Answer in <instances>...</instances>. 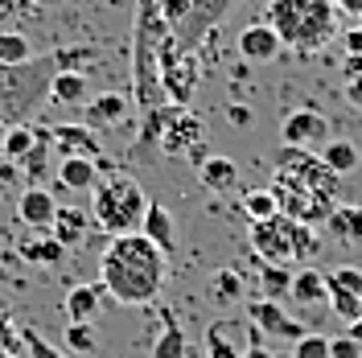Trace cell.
Masks as SVG:
<instances>
[{
  "label": "cell",
  "instance_id": "cell-1",
  "mask_svg": "<svg viewBox=\"0 0 362 358\" xmlns=\"http://www.w3.org/2000/svg\"><path fill=\"white\" fill-rule=\"evenodd\" d=\"M99 284L112 296L115 305L128 309H144L153 305L169 280V255L157 243H148L140 231L136 235H115L103 260H99Z\"/></svg>",
  "mask_w": 362,
  "mask_h": 358
},
{
  "label": "cell",
  "instance_id": "cell-2",
  "mask_svg": "<svg viewBox=\"0 0 362 358\" xmlns=\"http://www.w3.org/2000/svg\"><path fill=\"white\" fill-rule=\"evenodd\" d=\"M338 4L334 0H268L264 21L276 29L284 50L317 54L338 37Z\"/></svg>",
  "mask_w": 362,
  "mask_h": 358
},
{
  "label": "cell",
  "instance_id": "cell-3",
  "mask_svg": "<svg viewBox=\"0 0 362 358\" xmlns=\"http://www.w3.org/2000/svg\"><path fill=\"white\" fill-rule=\"evenodd\" d=\"M148 210V194L136 173L99 161V181L90 190V223L107 235H136Z\"/></svg>",
  "mask_w": 362,
  "mask_h": 358
},
{
  "label": "cell",
  "instance_id": "cell-4",
  "mask_svg": "<svg viewBox=\"0 0 362 358\" xmlns=\"http://www.w3.org/2000/svg\"><path fill=\"white\" fill-rule=\"evenodd\" d=\"M54 74H58L54 54H37L25 67H0V124L4 128L29 124V115H37V108L49 99Z\"/></svg>",
  "mask_w": 362,
  "mask_h": 358
},
{
  "label": "cell",
  "instance_id": "cell-5",
  "mask_svg": "<svg viewBox=\"0 0 362 358\" xmlns=\"http://www.w3.org/2000/svg\"><path fill=\"white\" fill-rule=\"evenodd\" d=\"M251 251L259 255V264H305L321 251V239H317L313 226L293 223L284 214H276L268 223H251Z\"/></svg>",
  "mask_w": 362,
  "mask_h": 358
},
{
  "label": "cell",
  "instance_id": "cell-6",
  "mask_svg": "<svg viewBox=\"0 0 362 358\" xmlns=\"http://www.w3.org/2000/svg\"><path fill=\"white\" fill-rule=\"evenodd\" d=\"M140 140L148 149H157L160 157H189L198 144H206V124L189 108H157L144 115Z\"/></svg>",
  "mask_w": 362,
  "mask_h": 358
},
{
  "label": "cell",
  "instance_id": "cell-7",
  "mask_svg": "<svg viewBox=\"0 0 362 358\" xmlns=\"http://www.w3.org/2000/svg\"><path fill=\"white\" fill-rule=\"evenodd\" d=\"M272 198H276V206H280V214L284 219H293V223H305V226H325V219L334 214V206L338 202L321 198L317 190H309L305 181L288 178V173H280L276 169V178H272Z\"/></svg>",
  "mask_w": 362,
  "mask_h": 358
},
{
  "label": "cell",
  "instance_id": "cell-8",
  "mask_svg": "<svg viewBox=\"0 0 362 358\" xmlns=\"http://www.w3.org/2000/svg\"><path fill=\"white\" fill-rule=\"evenodd\" d=\"M206 358H243L251 346H264V330L247 317L223 313L206 325Z\"/></svg>",
  "mask_w": 362,
  "mask_h": 358
},
{
  "label": "cell",
  "instance_id": "cell-9",
  "mask_svg": "<svg viewBox=\"0 0 362 358\" xmlns=\"http://www.w3.org/2000/svg\"><path fill=\"white\" fill-rule=\"evenodd\" d=\"M198 79H202L198 54H181L177 42H169L160 50V87H165L173 108H189V99L198 91Z\"/></svg>",
  "mask_w": 362,
  "mask_h": 358
},
{
  "label": "cell",
  "instance_id": "cell-10",
  "mask_svg": "<svg viewBox=\"0 0 362 358\" xmlns=\"http://www.w3.org/2000/svg\"><path fill=\"white\" fill-rule=\"evenodd\" d=\"M276 169L296 178V181H305L309 190H317L321 198H329V202H338V194H341V178L325 169V161L317 157L313 149H280Z\"/></svg>",
  "mask_w": 362,
  "mask_h": 358
},
{
  "label": "cell",
  "instance_id": "cell-11",
  "mask_svg": "<svg viewBox=\"0 0 362 358\" xmlns=\"http://www.w3.org/2000/svg\"><path fill=\"white\" fill-rule=\"evenodd\" d=\"M235 8V0H194L189 4V17L173 29V42L181 54H198V45L223 25V17Z\"/></svg>",
  "mask_w": 362,
  "mask_h": 358
},
{
  "label": "cell",
  "instance_id": "cell-12",
  "mask_svg": "<svg viewBox=\"0 0 362 358\" xmlns=\"http://www.w3.org/2000/svg\"><path fill=\"white\" fill-rule=\"evenodd\" d=\"M280 140L284 149H321L329 140V120L317 112V108H293L280 124Z\"/></svg>",
  "mask_w": 362,
  "mask_h": 358
},
{
  "label": "cell",
  "instance_id": "cell-13",
  "mask_svg": "<svg viewBox=\"0 0 362 358\" xmlns=\"http://www.w3.org/2000/svg\"><path fill=\"white\" fill-rule=\"evenodd\" d=\"M49 149H54L62 161H70V157L99 161V153H103L99 132L87 128V124H58V128H49Z\"/></svg>",
  "mask_w": 362,
  "mask_h": 358
},
{
  "label": "cell",
  "instance_id": "cell-14",
  "mask_svg": "<svg viewBox=\"0 0 362 358\" xmlns=\"http://www.w3.org/2000/svg\"><path fill=\"white\" fill-rule=\"evenodd\" d=\"M83 124L87 128H124L128 120L136 115V103L128 99V95H119V91H99L95 99H87V108H83Z\"/></svg>",
  "mask_w": 362,
  "mask_h": 358
},
{
  "label": "cell",
  "instance_id": "cell-15",
  "mask_svg": "<svg viewBox=\"0 0 362 358\" xmlns=\"http://www.w3.org/2000/svg\"><path fill=\"white\" fill-rule=\"evenodd\" d=\"M235 50H239V58L243 62H272L284 45L276 37V29L268 21H251L239 29V37H235Z\"/></svg>",
  "mask_w": 362,
  "mask_h": 358
},
{
  "label": "cell",
  "instance_id": "cell-16",
  "mask_svg": "<svg viewBox=\"0 0 362 358\" xmlns=\"http://www.w3.org/2000/svg\"><path fill=\"white\" fill-rule=\"evenodd\" d=\"M247 321H255L264 334L272 337H288V342H296V337H305V330H300V321H293V317L280 309V301H268V296H255L247 305Z\"/></svg>",
  "mask_w": 362,
  "mask_h": 358
},
{
  "label": "cell",
  "instance_id": "cell-17",
  "mask_svg": "<svg viewBox=\"0 0 362 358\" xmlns=\"http://www.w3.org/2000/svg\"><path fill=\"white\" fill-rule=\"evenodd\" d=\"M54 214H58V202L45 185H29L21 198H17V219L33 231H49L54 226Z\"/></svg>",
  "mask_w": 362,
  "mask_h": 358
},
{
  "label": "cell",
  "instance_id": "cell-18",
  "mask_svg": "<svg viewBox=\"0 0 362 358\" xmlns=\"http://www.w3.org/2000/svg\"><path fill=\"white\" fill-rule=\"evenodd\" d=\"M325 235H329L338 247H346V251L362 247V206L338 202V206H334V214L325 219Z\"/></svg>",
  "mask_w": 362,
  "mask_h": 358
},
{
  "label": "cell",
  "instance_id": "cell-19",
  "mask_svg": "<svg viewBox=\"0 0 362 358\" xmlns=\"http://www.w3.org/2000/svg\"><path fill=\"white\" fill-rule=\"evenodd\" d=\"M90 210H78V206H58V214H54V226H49V235L58 239V243L66 247V251H74V247L87 243L90 235Z\"/></svg>",
  "mask_w": 362,
  "mask_h": 358
},
{
  "label": "cell",
  "instance_id": "cell-20",
  "mask_svg": "<svg viewBox=\"0 0 362 358\" xmlns=\"http://www.w3.org/2000/svg\"><path fill=\"white\" fill-rule=\"evenodd\" d=\"M140 235H144L148 243H157L165 255H173V247H177V226H173V214L165 210V202H148L144 223H140Z\"/></svg>",
  "mask_w": 362,
  "mask_h": 358
},
{
  "label": "cell",
  "instance_id": "cell-21",
  "mask_svg": "<svg viewBox=\"0 0 362 358\" xmlns=\"http://www.w3.org/2000/svg\"><path fill=\"white\" fill-rule=\"evenodd\" d=\"M198 178L210 194H235L239 190V165L230 157H218V153H210V157L198 165Z\"/></svg>",
  "mask_w": 362,
  "mask_h": 358
},
{
  "label": "cell",
  "instance_id": "cell-22",
  "mask_svg": "<svg viewBox=\"0 0 362 358\" xmlns=\"http://www.w3.org/2000/svg\"><path fill=\"white\" fill-rule=\"evenodd\" d=\"M90 99V83L87 74L78 70H58L54 83H49V103H62V108H87Z\"/></svg>",
  "mask_w": 362,
  "mask_h": 358
},
{
  "label": "cell",
  "instance_id": "cell-23",
  "mask_svg": "<svg viewBox=\"0 0 362 358\" xmlns=\"http://www.w3.org/2000/svg\"><path fill=\"white\" fill-rule=\"evenodd\" d=\"M99 181V161H83V157H70L58 161V185L70 190V194H90Z\"/></svg>",
  "mask_w": 362,
  "mask_h": 358
},
{
  "label": "cell",
  "instance_id": "cell-24",
  "mask_svg": "<svg viewBox=\"0 0 362 358\" xmlns=\"http://www.w3.org/2000/svg\"><path fill=\"white\" fill-rule=\"evenodd\" d=\"M148 350H153V358H185V334H181L177 317L169 309L157 313V337H153Z\"/></svg>",
  "mask_w": 362,
  "mask_h": 358
},
{
  "label": "cell",
  "instance_id": "cell-25",
  "mask_svg": "<svg viewBox=\"0 0 362 358\" xmlns=\"http://www.w3.org/2000/svg\"><path fill=\"white\" fill-rule=\"evenodd\" d=\"M317 157L325 161L329 173L346 178V173H354V169L362 165V149L354 144V140H325V144L317 149Z\"/></svg>",
  "mask_w": 362,
  "mask_h": 358
},
{
  "label": "cell",
  "instance_id": "cell-26",
  "mask_svg": "<svg viewBox=\"0 0 362 358\" xmlns=\"http://www.w3.org/2000/svg\"><path fill=\"white\" fill-rule=\"evenodd\" d=\"M99 301H103V284H74L66 292V321H95L99 317Z\"/></svg>",
  "mask_w": 362,
  "mask_h": 358
},
{
  "label": "cell",
  "instance_id": "cell-27",
  "mask_svg": "<svg viewBox=\"0 0 362 358\" xmlns=\"http://www.w3.org/2000/svg\"><path fill=\"white\" fill-rule=\"evenodd\" d=\"M243 289H247V280H243V272L239 268H218L214 276H210V284H206V296H210L218 309H226L230 301L243 296Z\"/></svg>",
  "mask_w": 362,
  "mask_h": 358
},
{
  "label": "cell",
  "instance_id": "cell-28",
  "mask_svg": "<svg viewBox=\"0 0 362 358\" xmlns=\"http://www.w3.org/2000/svg\"><path fill=\"white\" fill-rule=\"evenodd\" d=\"M21 260L37 264V268H58V264L66 260V247L58 243L54 235H33V239L21 243Z\"/></svg>",
  "mask_w": 362,
  "mask_h": 358
},
{
  "label": "cell",
  "instance_id": "cell-29",
  "mask_svg": "<svg viewBox=\"0 0 362 358\" xmlns=\"http://www.w3.org/2000/svg\"><path fill=\"white\" fill-rule=\"evenodd\" d=\"M293 296L296 305H325V272H317V268H300L293 272Z\"/></svg>",
  "mask_w": 362,
  "mask_h": 358
},
{
  "label": "cell",
  "instance_id": "cell-30",
  "mask_svg": "<svg viewBox=\"0 0 362 358\" xmlns=\"http://www.w3.org/2000/svg\"><path fill=\"white\" fill-rule=\"evenodd\" d=\"M33 42L25 33H13V29H0V67H25L33 62Z\"/></svg>",
  "mask_w": 362,
  "mask_h": 358
},
{
  "label": "cell",
  "instance_id": "cell-31",
  "mask_svg": "<svg viewBox=\"0 0 362 358\" xmlns=\"http://www.w3.org/2000/svg\"><path fill=\"white\" fill-rule=\"evenodd\" d=\"M259 289L268 301H284L288 292H293V268H284V264H259Z\"/></svg>",
  "mask_w": 362,
  "mask_h": 358
},
{
  "label": "cell",
  "instance_id": "cell-32",
  "mask_svg": "<svg viewBox=\"0 0 362 358\" xmlns=\"http://www.w3.org/2000/svg\"><path fill=\"white\" fill-rule=\"evenodd\" d=\"M62 342H66L70 354L90 358L95 350H99V330H95L90 321H66V334H62Z\"/></svg>",
  "mask_w": 362,
  "mask_h": 358
},
{
  "label": "cell",
  "instance_id": "cell-33",
  "mask_svg": "<svg viewBox=\"0 0 362 358\" xmlns=\"http://www.w3.org/2000/svg\"><path fill=\"white\" fill-rule=\"evenodd\" d=\"M33 144H37L33 124H17V128H8V132H4V149H0V157L13 161V165H21V161L33 153Z\"/></svg>",
  "mask_w": 362,
  "mask_h": 358
},
{
  "label": "cell",
  "instance_id": "cell-34",
  "mask_svg": "<svg viewBox=\"0 0 362 358\" xmlns=\"http://www.w3.org/2000/svg\"><path fill=\"white\" fill-rule=\"evenodd\" d=\"M243 214L251 223H268V219L280 214V206L272 198V190H243Z\"/></svg>",
  "mask_w": 362,
  "mask_h": 358
},
{
  "label": "cell",
  "instance_id": "cell-35",
  "mask_svg": "<svg viewBox=\"0 0 362 358\" xmlns=\"http://www.w3.org/2000/svg\"><path fill=\"white\" fill-rule=\"evenodd\" d=\"M325 292H329V296H325V305H329V309H334V313H338L346 325L362 317V296H354V292L338 289V284H329V280H325Z\"/></svg>",
  "mask_w": 362,
  "mask_h": 358
},
{
  "label": "cell",
  "instance_id": "cell-36",
  "mask_svg": "<svg viewBox=\"0 0 362 358\" xmlns=\"http://www.w3.org/2000/svg\"><path fill=\"white\" fill-rule=\"evenodd\" d=\"M54 54V62H58V70H78L83 74V67H87L90 58V45H70V50H49Z\"/></svg>",
  "mask_w": 362,
  "mask_h": 358
},
{
  "label": "cell",
  "instance_id": "cell-37",
  "mask_svg": "<svg viewBox=\"0 0 362 358\" xmlns=\"http://www.w3.org/2000/svg\"><path fill=\"white\" fill-rule=\"evenodd\" d=\"M189 4H194V0H153L157 17H160L165 25H169V29H177V25L185 21V17H189Z\"/></svg>",
  "mask_w": 362,
  "mask_h": 358
},
{
  "label": "cell",
  "instance_id": "cell-38",
  "mask_svg": "<svg viewBox=\"0 0 362 358\" xmlns=\"http://www.w3.org/2000/svg\"><path fill=\"white\" fill-rule=\"evenodd\" d=\"M293 358H329V337L305 334L293 342Z\"/></svg>",
  "mask_w": 362,
  "mask_h": 358
},
{
  "label": "cell",
  "instance_id": "cell-39",
  "mask_svg": "<svg viewBox=\"0 0 362 358\" xmlns=\"http://www.w3.org/2000/svg\"><path fill=\"white\" fill-rule=\"evenodd\" d=\"M17 354H25L21 330H17L8 317H0V358H17Z\"/></svg>",
  "mask_w": 362,
  "mask_h": 358
},
{
  "label": "cell",
  "instance_id": "cell-40",
  "mask_svg": "<svg viewBox=\"0 0 362 358\" xmlns=\"http://www.w3.org/2000/svg\"><path fill=\"white\" fill-rule=\"evenodd\" d=\"M21 342H25V354L29 358H66V350H54L37 330H21Z\"/></svg>",
  "mask_w": 362,
  "mask_h": 358
},
{
  "label": "cell",
  "instance_id": "cell-41",
  "mask_svg": "<svg viewBox=\"0 0 362 358\" xmlns=\"http://www.w3.org/2000/svg\"><path fill=\"white\" fill-rule=\"evenodd\" d=\"M325 280L338 284V289H346V292H354V296H362V268H334Z\"/></svg>",
  "mask_w": 362,
  "mask_h": 358
},
{
  "label": "cell",
  "instance_id": "cell-42",
  "mask_svg": "<svg viewBox=\"0 0 362 358\" xmlns=\"http://www.w3.org/2000/svg\"><path fill=\"white\" fill-rule=\"evenodd\" d=\"M329 358H362V346L350 342V337H329Z\"/></svg>",
  "mask_w": 362,
  "mask_h": 358
},
{
  "label": "cell",
  "instance_id": "cell-43",
  "mask_svg": "<svg viewBox=\"0 0 362 358\" xmlns=\"http://www.w3.org/2000/svg\"><path fill=\"white\" fill-rule=\"evenodd\" d=\"M341 45H346V54H350V58H362V25L346 29V33H341Z\"/></svg>",
  "mask_w": 362,
  "mask_h": 358
},
{
  "label": "cell",
  "instance_id": "cell-44",
  "mask_svg": "<svg viewBox=\"0 0 362 358\" xmlns=\"http://www.w3.org/2000/svg\"><path fill=\"white\" fill-rule=\"evenodd\" d=\"M341 95H346V103H350L354 112H362V79H346Z\"/></svg>",
  "mask_w": 362,
  "mask_h": 358
},
{
  "label": "cell",
  "instance_id": "cell-45",
  "mask_svg": "<svg viewBox=\"0 0 362 358\" xmlns=\"http://www.w3.org/2000/svg\"><path fill=\"white\" fill-rule=\"evenodd\" d=\"M226 120H230V124H239V128H247V124H251V112L243 108V103H230V108H226Z\"/></svg>",
  "mask_w": 362,
  "mask_h": 358
},
{
  "label": "cell",
  "instance_id": "cell-46",
  "mask_svg": "<svg viewBox=\"0 0 362 358\" xmlns=\"http://www.w3.org/2000/svg\"><path fill=\"white\" fill-rule=\"evenodd\" d=\"M29 8V0H0V17H21Z\"/></svg>",
  "mask_w": 362,
  "mask_h": 358
},
{
  "label": "cell",
  "instance_id": "cell-47",
  "mask_svg": "<svg viewBox=\"0 0 362 358\" xmlns=\"http://www.w3.org/2000/svg\"><path fill=\"white\" fill-rule=\"evenodd\" d=\"M341 74H346V79H362V58H350V54H346V58H341Z\"/></svg>",
  "mask_w": 362,
  "mask_h": 358
},
{
  "label": "cell",
  "instance_id": "cell-48",
  "mask_svg": "<svg viewBox=\"0 0 362 358\" xmlns=\"http://www.w3.org/2000/svg\"><path fill=\"white\" fill-rule=\"evenodd\" d=\"M338 13H350V17H362V0H334Z\"/></svg>",
  "mask_w": 362,
  "mask_h": 358
},
{
  "label": "cell",
  "instance_id": "cell-49",
  "mask_svg": "<svg viewBox=\"0 0 362 358\" xmlns=\"http://www.w3.org/2000/svg\"><path fill=\"white\" fill-rule=\"evenodd\" d=\"M346 337H350V342H358V346H362V317H358V321H350V325H346Z\"/></svg>",
  "mask_w": 362,
  "mask_h": 358
},
{
  "label": "cell",
  "instance_id": "cell-50",
  "mask_svg": "<svg viewBox=\"0 0 362 358\" xmlns=\"http://www.w3.org/2000/svg\"><path fill=\"white\" fill-rule=\"evenodd\" d=\"M243 358H272V350H264V346H251V350H247Z\"/></svg>",
  "mask_w": 362,
  "mask_h": 358
},
{
  "label": "cell",
  "instance_id": "cell-51",
  "mask_svg": "<svg viewBox=\"0 0 362 358\" xmlns=\"http://www.w3.org/2000/svg\"><path fill=\"white\" fill-rule=\"evenodd\" d=\"M4 132H8V128H4V124H0V149H4Z\"/></svg>",
  "mask_w": 362,
  "mask_h": 358
},
{
  "label": "cell",
  "instance_id": "cell-52",
  "mask_svg": "<svg viewBox=\"0 0 362 358\" xmlns=\"http://www.w3.org/2000/svg\"><path fill=\"white\" fill-rule=\"evenodd\" d=\"M272 358H293V350H284V354H272Z\"/></svg>",
  "mask_w": 362,
  "mask_h": 358
},
{
  "label": "cell",
  "instance_id": "cell-53",
  "mask_svg": "<svg viewBox=\"0 0 362 358\" xmlns=\"http://www.w3.org/2000/svg\"><path fill=\"white\" fill-rule=\"evenodd\" d=\"M29 4H42V0H29Z\"/></svg>",
  "mask_w": 362,
  "mask_h": 358
},
{
  "label": "cell",
  "instance_id": "cell-54",
  "mask_svg": "<svg viewBox=\"0 0 362 358\" xmlns=\"http://www.w3.org/2000/svg\"><path fill=\"white\" fill-rule=\"evenodd\" d=\"M358 21H362V17H358Z\"/></svg>",
  "mask_w": 362,
  "mask_h": 358
}]
</instances>
